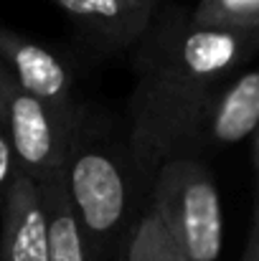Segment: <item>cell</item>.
<instances>
[{
  "instance_id": "4fadbf2b",
  "label": "cell",
  "mask_w": 259,
  "mask_h": 261,
  "mask_svg": "<svg viewBox=\"0 0 259 261\" xmlns=\"http://www.w3.org/2000/svg\"><path fill=\"white\" fill-rule=\"evenodd\" d=\"M242 261H259V200L254 205V216H252V228H249V239H247V249Z\"/></svg>"
},
{
  "instance_id": "9c48e42d",
  "label": "cell",
  "mask_w": 259,
  "mask_h": 261,
  "mask_svg": "<svg viewBox=\"0 0 259 261\" xmlns=\"http://www.w3.org/2000/svg\"><path fill=\"white\" fill-rule=\"evenodd\" d=\"M49 221V246H51V261H94L89 254L82 228L77 223V216L72 211L61 170L49 175L38 182Z\"/></svg>"
},
{
  "instance_id": "8992f818",
  "label": "cell",
  "mask_w": 259,
  "mask_h": 261,
  "mask_svg": "<svg viewBox=\"0 0 259 261\" xmlns=\"http://www.w3.org/2000/svg\"><path fill=\"white\" fill-rule=\"evenodd\" d=\"M259 127V64H247L231 76H226L203 112L198 114L183 158H196L198 152L226 150L247 137H254Z\"/></svg>"
},
{
  "instance_id": "30bf717a",
  "label": "cell",
  "mask_w": 259,
  "mask_h": 261,
  "mask_svg": "<svg viewBox=\"0 0 259 261\" xmlns=\"http://www.w3.org/2000/svg\"><path fill=\"white\" fill-rule=\"evenodd\" d=\"M191 20L206 28L259 31V0H198Z\"/></svg>"
},
{
  "instance_id": "5bb4252c",
  "label": "cell",
  "mask_w": 259,
  "mask_h": 261,
  "mask_svg": "<svg viewBox=\"0 0 259 261\" xmlns=\"http://www.w3.org/2000/svg\"><path fill=\"white\" fill-rule=\"evenodd\" d=\"M252 158H254V170H257V180H259V127L252 137Z\"/></svg>"
},
{
  "instance_id": "6da1fadb",
  "label": "cell",
  "mask_w": 259,
  "mask_h": 261,
  "mask_svg": "<svg viewBox=\"0 0 259 261\" xmlns=\"http://www.w3.org/2000/svg\"><path fill=\"white\" fill-rule=\"evenodd\" d=\"M259 56V31L206 28L191 13L155 20L135 54L127 145L143 175L185 155L191 129L216 87Z\"/></svg>"
},
{
  "instance_id": "ba28073f",
  "label": "cell",
  "mask_w": 259,
  "mask_h": 261,
  "mask_svg": "<svg viewBox=\"0 0 259 261\" xmlns=\"http://www.w3.org/2000/svg\"><path fill=\"white\" fill-rule=\"evenodd\" d=\"M0 261H51L41 185L23 173L0 198Z\"/></svg>"
},
{
  "instance_id": "8fae6325",
  "label": "cell",
  "mask_w": 259,
  "mask_h": 261,
  "mask_svg": "<svg viewBox=\"0 0 259 261\" xmlns=\"http://www.w3.org/2000/svg\"><path fill=\"white\" fill-rule=\"evenodd\" d=\"M125 261H185L178 246L173 244L168 231L158 221V216L148 208L135 226V233L127 244Z\"/></svg>"
},
{
  "instance_id": "3957f363",
  "label": "cell",
  "mask_w": 259,
  "mask_h": 261,
  "mask_svg": "<svg viewBox=\"0 0 259 261\" xmlns=\"http://www.w3.org/2000/svg\"><path fill=\"white\" fill-rule=\"evenodd\" d=\"M150 211L185 261H219L224 208L214 175L198 158H173L153 175Z\"/></svg>"
},
{
  "instance_id": "7c38bea8",
  "label": "cell",
  "mask_w": 259,
  "mask_h": 261,
  "mask_svg": "<svg viewBox=\"0 0 259 261\" xmlns=\"http://www.w3.org/2000/svg\"><path fill=\"white\" fill-rule=\"evenodd\" d=\"M20 175V168H18V160H15V152L0 127V198L5 195V190L13 185V180Z\"/></svg>"
},
{
  "instance_id": "5b68a950",
  "label": "cell",
  "mask_w": 259,
  "mask_h": 261,
  "mask_svg": "<svg viewBox=\"0 0 259 261\" xmlns=\"http://www.w3.org/2000/svg\"><path fill=\"white\" fill-rule=\"evenodd\" d=\"M0 61L18 87L36 96L72 140L82 107L74 99V74L69 64L43 43L0 23Z\"/></svg>"
},
{
  "instance_id": "277c9868",
  "label": "cell",
  "mask_w": 259,
  "mask_h": 261,
  "mask_svg": "<svg viewBox=\"0 0 259 261\" xmlns=\"http://www.w3.org/2000/svg\"><path fill=\"white\" fill-rule=\"evenodd\" d=\"M0 127L15 152L20 173L36 182L59 173L69 150V137L54 114L8 74L0 61Z\"/></svg>"
},
{
  "instance_id": "52a82bcc",
  "label": "cell",
  "mask_w": 259,
  "mask_h": 261,
  "mask_svg": "<svg viewBox=\"0 0 259 261\" xmlns=\"http://www.w3.org/2000/svg\"><path fill=\"white\" fill-rule=\"evenodd\" d=\"M99 56L137 48L153 31L160 0H51Z\"/></svg>"
},
{
  "instance_id": "7a4b0ae2",
  "label": "cell",
  "mask_w": 259,
  "mask_h": 261,
  "mask_svg": "<svg viewBox=\"0 0 259 261\" xmlns=\"http://www.w3.org/2000/svg\"><path fill=\"white\" fill-rule=\"evenodd\" d=\"M137 170L130 145L107 140L86 124L82 109L72 135L61 177L94 261H125L137 216Z\"/></svg>"
}]
</instances>
